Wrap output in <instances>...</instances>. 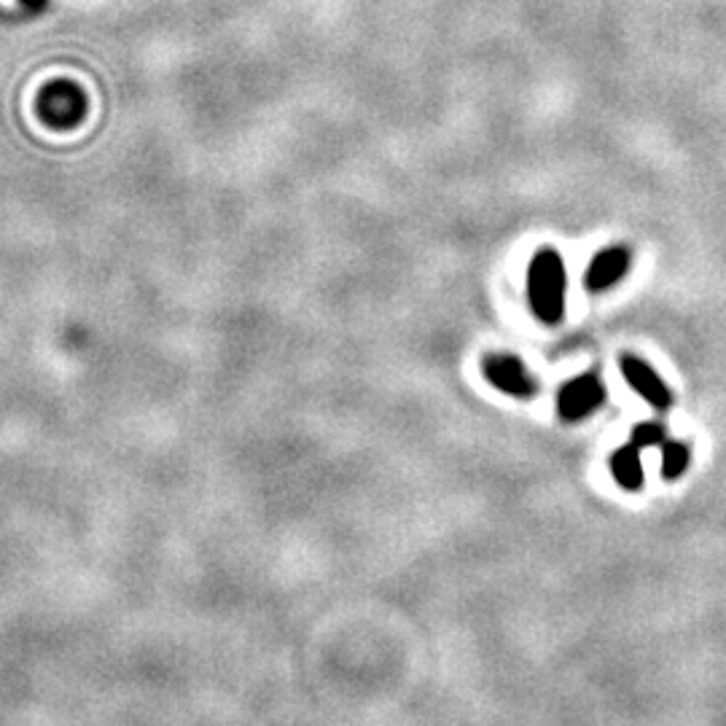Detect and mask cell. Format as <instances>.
<instances>
[{"label":"cell","instance_id":"cell-9","mask_svg":"<svg viewBox=\"0 0 726 726\" xmlns=\"http://www.w3.org/2000/svg\"><path fill=\"white\" fill-rule=\"evenodd\" d=\"M667 439H670V436H667L665 425L654 423V420L638 423L630 433V441L632 444H638L640 450H651V447H659V450H662V444H665Z\"/></svg>","mask_w":726,"mask_h":726},{"label":"cell","instance_id":"cell-6","mask_svg":"<svg viewBox=\"0 0 726 726\" xmlns=\"http://www.w3.org/2000/svg\"><path fill=\"white\" fill-rule=\"evenodd\" d=\"M38 108H41V116H44L46 124H52V127H73L87 111V100H84V92L76 84L57 81V84L41 92Z\"/></svg>","mask_w":726,"mask_h":726},{"label":"cell","instance_id":"cell-4","mask_svg":"<svg viewBox=\"0 0 726 726\" xmlns=\"http://www.w3.org/2000/svg\"><path fill=\"white\" fill-rule=\"evenodd\" d=\"M619 372L627 380L635 393H638L649 407L665 412V409L673 407V390L667 388V382L659 377V372L651 366L649 361H643L638 355L622 353L619 355Z\"/></svg>","mask_w":726,"mask_h":726},{"label":"cell","instance_id":"cell-10","mask_svg":"<svg viewBox=\"0 0 726 726\" xmlns=\"http://www.w3.org/2000/svg\"><path fill=\"white\" fill-rule=\"evenodd\" d=\"M17 3L27 11V14H41V11L49 6V0H17Z\"/></svg>","mask_w":726,"mask_h":726},{"label":"cell","instance_id":"cell-1","mask_svg":"<svg viewBox=\"0 0 726 726\" xmlns=\"http://www.w3.org/2000/svg\"><path fill=\"white\" fill-rule=\"evenodd\" d=\"M528 302L530 312L544 326H560L565 320L568 302V269L552 245H544L533 253L528 267Z\"/></svg>","mask_w":726,"mask_h":726},{"label":"cell","instance_id":"cell-7","mask_svg":"<svg viewBox=\"0 0 726 726\" xmlns=\"http://www.w3.org/2000/svg\"><path fill=\"white\" fill-rule=\"evenodd\" d=\"M611 474L616 484L627 490V493H638L643 487V460H640L638 444H624L611 455Z\"/></svg>","mask_w":726,"mask_h":726},{"label":"cell","instance_id":"cell-3","mask_svg":"<svg viewBox=\"0 0 726 726\" xmlns=\"http://www.w3.org/2000/svg\"><path fill=\"white\" fill-rule=\"evenodd\" d=\"M482 374L484 380L490 382L495 390H501V393H506L511 398H519V401H528V398H533L541 390V385H538L533 372L525 366V361L514 353L484 355Z\"/></svg>","mask_w":726,"mask_h":726},{"label":"cell","instance_id":"cell-2","mask_svg":"<svg viewBox=\"0 0 726 726\" xmlns=\"http://www.w3.org/2000/svg\"><path fill=\"white\" fill-rule=\"evenodd\" d=\"M605 401H608V390H605L603 380L595 372H587L573 377L557 390L554 407L565 423H581L595 415L597 409H603Z\"/></svg>","mask_w":726,"mask_h":726},{"label":"cell","instance_id":"cell-5","mask_svg":"<svg viewBox=\"0 0 726 726\" xmlns=\"http://www.w3.org/2000/svg\"><path fill=\"white\" fill-rule=\"evenodd\" d=\"M630 267V245H608L603 251H597L592 261H589L584 286H587L589 294H605V291H611L616 283H622L624 277L630 275Z\"/></svg>","mask_w":726,"mask_h":726},{"label":"cell","instance_id":"cell-8","mask_svg":"<svg viewBox=\"0 0 726 726\" xmlns=\"http://www.w3.org/2000/svg\"><path fill=\"white\" fill-rule=\"evenodd\" d=\"M692 466V441L667 439L662 444V479L678 482Z\"/></svg>","mask_w":726,"mask_h":726}]
</instances>
